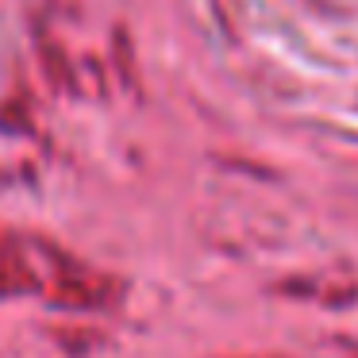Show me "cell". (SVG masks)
<instances>
[{
	"mask_svg": "<svg viewBox=\"0 0 358 358\" xmlns=\"http://www.w3.org/2000/svg\"><path fill=\"white\" fill-rule=\"evenodd\" d=\"M0 185H8V173H4V170H0Z\"/></svg>",
	"mask_w": 358,
	"mask_h": 358,
	"instance_id": "6da1fadb",
	"label": "cell"
}]
</instances>
